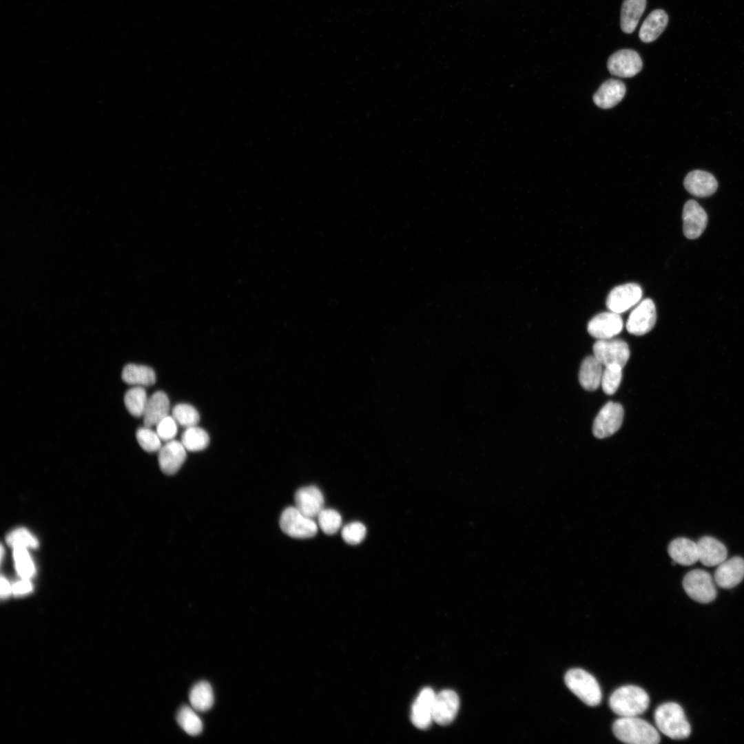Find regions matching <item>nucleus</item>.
Instances as JSON below:
<instances>
[{"mask_svg":"<svg viewBox=\"0 0 744 744\" xmlns=\"http://www.w3.org/2000/svg\"><path fill=\"white\" fill-rule=\"evenodd\" d=\"M614 736L621 741L631 744H657L658 731L646 721L636 716L621 717L612 725Z\"/></svg>","mask_w":744,"mask_h":744,"instance_id":"f257e3e1","label":"nucleus"},{"mask_svg":"<svg viewBox=\"0 0 744 744\" xmlns=\"http://www.w3.org/2000/svg\"><path fill=\"white\" fill-rule=\"evenodd\" d=\"M647 692L636 685H624L613 692L609 699L611 710L621 717L637 716L648 707Z\"/></svg>","mask_w":744,"mask_h":744,"instance_id":"f03ea898","label":"nucleus"},{"mask_svg":"<svg viewBox=\"0 0 744 744\" xmlns=\"http://www.w3.org/2000/svg\"><path fill=\"white\" fill-rule=\"evenodd\" d=\"M654 721L658 729L672 739H685L691 733L690 725L684 711L676 703L660 705L654 712Z\"/></svg>","mask_w":744,"mask_h":744,"instance_id":"7ed1b4c3","label":"nucleus"},{"mask_svg":"<svg viewBox=\"0 0 744 744\" xmlns=\"http://www.w3.org/2000/svg\"><path fill=\"white\" fill-rule=\"evenodd\" d=\"M568 688L589 706L597 705L601 700V691L596 679L580 668L568 670L564 676Z\"/></svg>","mask_w":744,"mask_h":744,"instance_id":"20e7f679","label":"nucleus"},{"mask_svg":"<svg viewBox=\"0 0 744 744\" xmlns=\"http://www.w3.org/2000/svg\"><path fill=\"white\" fill-rule=\"evenodd\" d=\"M683 587L690 598L701 603L712 601L717 594L712 576L701 569L688 572L683 578Z\"/></svg>","mask_w":744,"mask_h":744,"instance_id":"39448f33","label":"nucleus"},{"mask_svg":"<svg viewBox=\"0 0 744 744\" xmlns=\"http://www.w3.org/2000/svg\"><path fill=\"white\" fill-rule=\"evenodd\" d=\"M280 527L287 535L298 539L312 537L318 532V525L313 519L304 515L296 506L288 507L282 511Z\"/></svg>","mask_w":744,"mask_h":744,"instance_id":"423d86ee","label":"nucleus"},{"mask_svg":"<svg viewBox=\"0 0 744 744\" xmlns=\"http://www.w3.org/2000/svg\"><path fill=\"white\" fill-rule=\"evenodd\" d=\"M593 353L605 367L618 365L623 368L630 358L628 344L620 339L597 340L593 345Z\"/></svg>","mask_w":744,"mask_h":744,"instance_id":"0eeeda50","label":"nucleus"},{"mask_svg":"<svg viewBox=\"0 0 744 744\" xmlns=\"http://www.w3.org/2000/svg\"><path fill=\"white\" fill-rule=\"evenodd\" d=\"M623 413V409L620 404L613 402L606 404L594 420V436L603 439L615 433L622 424Z\"/></svg>","mask_w":744,"mask_h":744,"instance_id":"6e6552de","label":"nucleus"},{"mask_svg":"<svg viewBox=\"0 0 744 744\" xmlns=\"http://www.w3.org/2000/svg\"><path fill=\"white\" fill-rule=\"evenodd\" d=\"M657 320L656 307L650 298L641 301L630 312L626 322L627 331L635 335L650 331Z\"/></svg>","mask_w":744,"mask_h":744,"instance_id":"1a4fd4ad","label":"nucleus"},{"mask_svg":"<svg viewBox=\"0 0 744 744\" xmlns=\"http://www.w3.org/2000/svg\"><path fill=\"white\" fill-rule=\"evenodd\" d=\"M642 293L641 287L636 283L617 286L609 293L606 306L611 311L623 313L640 302Z\"/></svg>","mask_w":744,"mask_h":744,"instance_id":"9d476101","label":"nucleus"},{"mask_svg":"<svg viewBox=\"0 0 744 744\" xmlns=\"http://www.w3.org/2000/svg\"><path fill=\"white\" fill-rule=\"evenodd\" d=\"M643 62L639 54L630 49L614 52L608 59L607 67L612 75L619 77H632L642 69Z\"/></svg>","mask_w":744,"mask_h":744,"instance_id":"9b49d317","label":"nucleus"},{"mask_svg":"<svg viewBox=\"0 0 744 744\" xmlns=\"http://www.w3.org/2000/svg\"><path fill=\"white\" fill-rule=\"evenodd\" d=\"M621 316L613 311L600 313L588 322L587 329L590 335L597 340L612 339L623 329Z\"/></svg>","mask_w":744,"mask_h":744,"instance_id":"f8f14e48","label":"nucleus"},{"mask_svg":"<svg viewBox=\"0 0 744 744\" xmlns=\"http://www.w3.org/2000/svg\"><path fill=\"white\" fill-rule=\"evenodd\" d=\"M459 707V699L455 692L444 690L435 695L433 708V721L440 725L450 724L455 719Z\"/></svg>","mask_w":744,"mask_h":744,"instance_id":"ddd939ff","label":"nucleus"},{"mask_svg":"<svg viewBox=\"0 0 744 744\" xmlns=\"http://www.w3.org/2000/svg\"><path fill=\"white\" fill-rule=\"evenodd\" d=\"M683 230L689 239L699 237L707 223V215L703 208L695 200L687 201L683 209Z\"/></svg>","mask_w":744,"mask_h":744,"instance_id":"4468645a","label":"nucleus"},{"mask_svg":"<svg viewBox=\"0 0 744 744\" xmlns=\"http://www.w3.org/2000/svg\"><path fill=\"white\" fill-rule=\"evenodd\" d=\"M435 693L431 688L422 689L414 701L411 713L413 724L419 729L428 728L433 719V708Z\"/></svg>","mask_w":744,"mask_h":744,"instance_id":"2eb2a0df","label":"nucleus"},{"mask_svg":"<svg viewBox=\"0 0 744 744\" xmlns=\"http://www.w3.org/2000/svg\"><path fill=\"white\" fill-rule=\"evenodd\" d=\"M744 578V559L741 557H734L725 560L719 565L714 572L716 584L724 589H730L739 584Z\"/></svg>","mask_w":744,"mask_h":744,"instance_id":"dca6fc26","label":"nucleus"},{"mask_svg":"<svg viewBox=\"0 0 744 744\" xmlns=\"http://www.w3.org/2000/svg\"><path fill=\"white\" fill-rule=\"evenodd\" d=\"M186 449L178 440L166 442L158 451V461L161 470L167 475L176 473L186 459Z\"/></svg>","mask_w":744,"mask_h":744,"instance_id":"f3484780","label":"nucleus"},{"mask_svg":"<svg viewBox=\"0 0 744 744\" xmlns=\"http://www.w3.org/2000/svg\"><path fill=\"white\" fill-rule=\"evenodd\" d=\"M295 504L304 515L313 519L324 509V497L315 486L302 487L295 494Z\"/></svg>","mask_w":744,"mask_h":744,"instance_id":"a211bd4d","label":"nucleus"},{"mask_svg":"<svg viewBox=\"0 0 744 744\" xmlns=\"http://www.w3.org/2000/svg\"><path fill=\"white\" fill-rule=\"evenodd\" d=\"M699 561L705 566H715L726 560V547L718 539L705 536L697 542Z\"/></svg>","mask_w":744,"mask_h":744,"instance_id":"6ab92c4d","label":"nucleus"},{"mask_svg":"<svg viewBox=\"0 0 744 744\" xmlns=\"http://www.w3.org/2000/svg\"><path fill=\"white\" fill-rule=\"evenodd\" d=\"M683 184L689 193L699 197L711 196L718 187V183L714 176L703 170H694L689 172L685 177Z\"/></svg>","mask_w":744,"mask_h":744,"instance_id":"aec40b11","label":"nucleus"},{"mask_svg":"<svg viewBox=\"0 0 744 744\" xmlns=\"http://www.w3.org/2000/svg\"><path fill=\"white\" fill-rule=\"evenodd\" d=\"M625 84L617 79H609L599 87L593 95L595 105L603 109H609L617 105L626 94Z\"/></svg>","mask_w":744,"mask_h":744,"instance_id":"412c9836","label":"nucleus"},{"mask_svg":"<svg viewBox=\"0 0 744 744\" xmlns=\"http://www.w3.org/2000/svg\"><path fill=\"white\" fill-rule=\"evenodd\" d=\"M169 400L167 395L161 391L155 392L148 397L147 402L143 415L145 426L148 427L156 426L169 415Z\"/></svg>","mask_w":744,"mask_h":744,"instance_id":"4be33fe9","label":"nucleus"},{"mask_svg":"<svg viewBox=\"0 0 744 744\" xmlns=\"http://www.w3.org/2000/svg\"><path fill=\"white\" fill-rule=\"evenodd\" d=\"M668 552L672 560L683 566H690L699 561L696 543L685 537L672 540Z\"/></svg>","mask_w":744,"mask_h":744,"instance_id":"5701e85b","label":"nucleus"},{"mask_svg":"<svg viewBox=\"0 0 744 744\" xmlns=\"http://www.w3.org/2000/svg\"><path fill=\"white\" fill-rule=\"evenodd\" d=\"M668 22L667 13L661 9L650 12L643 22L639 37L644 43L656 40L665 30Z\"/></svg>","mask_w":744,"mask_h":744,"instance_id":"b1692460","label":"nucleus"},{"mask_svg":"<svg viewBox=\"0 0 744 744\" xmlns=\"http://www.w3.org/2000/svg\"><path fill=\"white\" fill-rule=\"evenodd\" d=\"M602 364L594 356L586 357L581 362L579 380L581 386L589 391H595L601 384Z\"/></svg>","mask_w":744,"mask_h":744,"instance_id":"393cba45","label":"nucleus"},{"mask_svg":"<svg viewBox=\"0 0 744 744\" xmlns=\"http://www.w3.org/2000/svg\"><path fill=\"white\" fill-rule=\"evenodd\" d=\"M646 7V0H624L621 9V28L627 34L636 28Z\"/></svg>","mask_w":744,"mask_h":744,"instance_id":"a878e982","label":"nucleus"},{"mask_svg":"<svg viewBox=\"0 0 744 744\" xmlns=\"http://www.w3.org/2000/svg\"><path fill=\"white\" fill-rule=\"evenodd\" d=\"M121 377L123 382L134 386H151L156 382L155 372L145 365L128 364L123 368Z\"/></svg>","mask_w":744,"mask_h":744,"instance_id":"bb28decb","label":"nucleus"},{"mask_svg":"<svg viewBox=\"0 0 744 744\" xmlns=\"http://www.w3.org/2000/svg\"><path fill=\"white\" fill-rule=\"evenodd\" d=\"M192 707L197 711L209 710L214 704V693L211 685L207 681H200L191 689L189 694Z\"/></svg>","mask_w":744,"mask_h":744,"instance_id":"cd10ccee","label":"nucleus"},{"mask_svg":"<svg viewBox=\"0 0 744 744\" xmlns=\"http://www.w3.org/2000/svg\"><path fill=\"white\" fill-rule=\"evenodd\" d=\"M180 442L187 451L196 452L207 447L209 437L204 429L193 426L186 428L181 435Z\"/></svg>","mask_w":744,"mask_h":744,"instance_id":"c85d7f7f","label":"nucleus"},{"mask_svg":"<svg viewBox=\"0 0 744 744\" xmlns=\"http://www.w3.org/2000/svg\"><path fill=\"white\" fill-rule=\"evenodd\" d=\"M148 397L145 389L135 386L127 390L124 395V404L129 413L134 417L143 415Z\"/></svg>","mask_w":744,"mask_h":744,"instance_id":"c756f323","label":"nucleus"},{"mask_svg":"<svg viewBox=\"0 0 744 744\" xmlns=\"http://www.w3.org/2000/svg\"><path fill=\"white\" fill-rule=\"evenodd\" d=\"M176 720L182 729L192 736L198 735L203 730L202 721L193 707H180L177 713Z\"/></svg>","mask_w":744,"mask_h":744,"instance_id":"7c9ffc66","label":"nucleus"},{"mask_svg":"<svg viewBox=\"0 0 744 744\" xmlns=\"http://www.w3.org/2000/svg\"><path fill=\"white\" fill-rule=\"evenodd\" d=\"M13 551L15 568L18 575L21 578L30 579L35 573V566L28 548L17 547L13 548Z\"/></svg>","mask_w":744,"mask_h":744,"instance_id":"2f4dec72","label":"nucleus"},{"mask_svg":"<svg viewBox=\"0 0 744 744\" xmlns=\"http://www.w3.org/2000/svg\"><path fill=\"white\" fill-rule=\"evenodd\" d=\"M172 416L178 424L186 428L196 426L200 420L197 410L188 404L176 405L172 409Z\"/></svg>","mask_w":744,"mask_h":744,"instance_id":"473e14b6","label":"nucleus"},{"mask_svg":"<svg viewBox=\"0 0 744 744\" xmlns=\"http://www.w3.org/2000/svg\"><path fill=\"white\" fill-rule=\"evenodd\" d=\"M317 517L320 529L327 535L335 534L341 527L342 517L335 510L324 508Z\"/></svg>","mask_w":744,"mask_h":744,"instance_id":"72a5a7b5","label":"nucleus"},{"mask_svg":"<svg viewBox=\"0 0 744 744\" xmlns=\"http://www.w3.org/2000/svg\"><path fill=\"white\" fill-rule=\"evenodd\" d=\"M622 369L618 365L605 367L601 384L606 394L612 395L618 389L622 378Z\"/></svg>","mask_w":744,"mask_h":744,"instance_id":"f704fd0d","label":"nucleus"},{"mask_svg":"<svg viewBox=\"0 0 744 744\" xmlns=\"http://www.w3.org/2000/svg\"><path fill=\"white\" fill-rule=\"evenodd\" d=\"M136 437L141 447L148 453L158 451L161 448V440L156 431L148 426L139 428L136 431Z\"/></svg>","mask_w":744,"mask_h":744,"instance_id":"c9c22d12","label":"nucleus"},{"mask_svg":"<svg viewBox=\"0 0 744 744\" xmlns=\"http://www.w3.org/2000/svg\"><path fill=\"white\" fill-rule=\"evenodd\" d=\"M7 544L14 548L24 547L35 548L38 546L37 539L25 528H20L12 530L6 537Z\"/></svg>","mask_w":744,"mask_h":744,"instance_id":"e433bc0d","label":"nucleus"},{"mask_svg":"<svg viewBox=\"0 0 744 744\" xmlns=\"http://www.w3.org/2000/svg\"><path fill=\"white\" fill-rule=\"evenodd\" d=\"M366 533V529L363 524L353 521L342 528V537L347 544L356 545L364 540Z\"/></svg>","mask_w":744,"mask_h":744,"instance_id":"4c0bfd02","label":"nucleus"},{"mask_svg":"<svg viewBox=\"0 0 744 744\" xmlns=\"http://www.w3.org/2000/svg\"><path fill=\"white\" fill-rule=\"evenodd\" d=\"M177 422L172 415H167L156 425V431L162 441L169 442L172 440L177 434Z\"/></svg>","mask_w":744,"mask_h":744,"instance_id":"58836bf2","label":"nucleus"},{"mask_svg":"<svg viewBox=\"0 0 744 744\" xmlns=\"http://www.w3.org/2000/svg\"><path fill=\"white\" fill-rule=\"evenodd\" d=\"M32 590V585L28 579L21 578V580L12 585V594L21 596L28 594Z\"/></svg>","mask_w":744,"mask_h":744,"instance_id":"ea45409f","label":"nucleus"},{"mask_svg":"<svg viewBox=\"0 0 744 744\" xmlns=\"http://www.w3.org/2000/svg\"><path fill=\"white\" fill-rule=\"evenodd\" d=\"M12 593V585L8 581V579L1 576V596L2 598H6L10 594Z\"/></svg>","mask_w":744,"mask_h":744,"instance_id":"a19ab883","label":"nucleus"}]
</instances>
